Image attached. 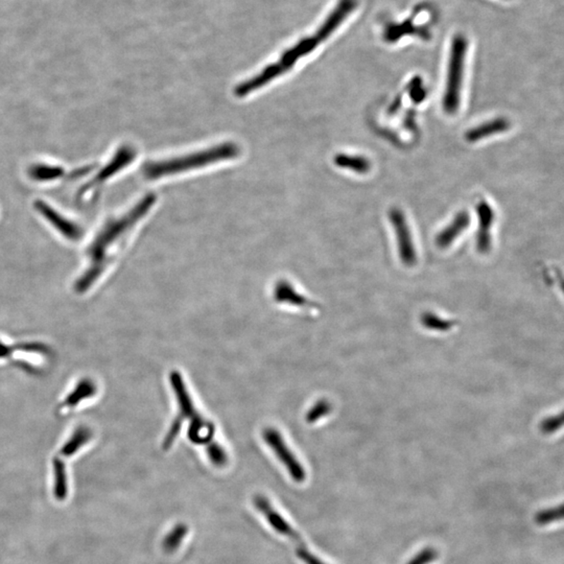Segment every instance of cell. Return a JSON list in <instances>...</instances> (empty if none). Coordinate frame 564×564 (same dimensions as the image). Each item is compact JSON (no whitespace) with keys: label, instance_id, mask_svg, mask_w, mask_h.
<instances>
[{"label":"cell","instance_id":"1","mask_svg":"<svg viewBox=\"0 0 564 564\" xmlns=\"http://www.w3.org/2000/svg\"><path fill=\"white\" fill-rule=\"evenodd\" d=\"M155 203V195H147L123 216L111 219L104 225L95 240L91 243L88 251L90 264L86 273L78 281L77 290L86 292L97 281L109 262L110 253L114 250V246L125 240V236L140 223L141 219L147 216Z\"/></svg>","mask_w":564,"mask_h":564},{"label":"cell","instance_id":"2","mask_svg":"<svg viewBox=\"0 0 564 564\" xmlns=\"http://www.w3.org/2000/svg\"><path fill=\"white\" fill-rule=\"evenodd\" d=\"M240 154V149L236 143L223 142L184 156L145 162L141 168V173L145 179L155 181L188 171L206 168L218 162L232 160L238 158Z\"/></svg>","mask_w":564,"mask_h":564},{"label":"cell","instance_id":"3","mask_svg":"<svg viewBox=\"0 0 564 564\" xmlns=\"http://www.w3.org/2000/svg\"><path fill=\"white\" fill-rule=\"evenodd\" d=\"M171 384L173 387V392L177 395L178 403L180 407V416L173 422L166 439H164V450H168L173 442L175 438L179 434L180 429H181L182 420L190 419L192 420V425L188 431V437L190 441L196 444H205L208 442L212 441V437L214 435V427L212 423L204 419L202 416L196 411V407H194L192 398L186 390L185 384L183 383L181 375L178 373V371H173L171 374Z\"/></svg>","mask_w":564,"mask_h":564},{"label":"cell","instance_id":"4","mask_svg":"<svg viewBox=\"0 0 564 564\" xmlns=\"http://www.w3.org/2000/svg\"><path fill=\"white\" fill-rule=\"evenodd\" d=\"M466 51H467V40L463 35H457L451 42L448 82L442 102L444 111L448 115L455 114L461 104Z\"/></svg>","mask_w":564,"mask_h":564},{"label":"cell","instance_id":"5","mask_svg":"<svg viewBox=\"0 0 564 564\" xmlns=\"http://www.w3.org/2000/svg\"><path fill=\"white\" fill-rule=\"evenodd\" d=\"M264 440L270 446L271 450L274 451L279 461L286 466V470L290 474V478L297 483H302L307 478V472L305 467L301 465L300 462L295 457L294 453L288 448V444L284 441L283 438L277 429L273 427H268L264 429Z\"/></svg>","mask_w":564,"mask_h":564},{"label":"cell","instance_id":"6","mask_svg":"<svg viewBox=\"0 0 564 564\" xmlns=\"http://www.w3.org/2000/svg\"><path fill=\"white\" fill-rule=\"evenodd\" d=\"M389 219L394 227L395 234H396L399 257H400L401 262L407 266H415L416 262H417L415 246H414L411 230L407 225L405 214L398 208H393L390 210Z\"/></svg>","mask_w":564,"mask_h":564},{"label":"cell","instance_id":"7","mask_svg":"<svg viewBox=\"0 0 564 564\" xmlns=\"http://www.w3.org/2000/svg\"><path fill=\"white\" fill-rule=\"evenodd\" d=\"M253 503L256 509L262 512L266 522H269V525H270L277 533L286 536V537H288L290 540H293V541L296 542V544H298V548L305 546L300 534H299V533L290 526V522L273 507V505L271 504L270 501H269L266 496H262V494H256V496H254Z\"/></svg>","mask_w":564,"mask_h":564},{"label":"cell","instance_id":"8","mask_svg":"<svg viewBox=\"0 0 564 564\" xmlns=\"http://www.w3.org/2000/svg\"><path fill=\"white\" fill-rule=\"evenodd\" d=\"M136 158V149L132 147L131 145H123L116 153L114 154L111 161L99 173L97 177L93 179V181L87 186L85 192L88 190H94L99 188L102 184L105 183L109 178L113 177L115 173H118L121 169L125 168V166H129L133 160Z\"/></svg>","mask_w":564,"mask_h":564},{"label":"cell","instance_id":"9","mask_svg":"<svg viewBox=\"0 0 564 564\" xmlns=\"http://www.w3.org/2000/svg\"><path fill=\"white\" fill-rule=\"evenodd\" d=\"M357 6V0H340L335 10L329 15L326 20L323 23L318 32L314 35V38L320 43L326 40L344 23L345 19L355 10Z\"/></svg>","mask_w":564,"mask_h":564},{"label":"cell","instance_id":"10","mask_svg":"<svg viewBox=\"0 0 564 564\" xmlns=\"http://www.w3.org/2000/svg\"><path fill=\"white\" fill-rule=\"evenodd\" d=\"M479 216V231L477 234V249L479 253H487L491 247L490 227L494 222V212L487 202H479L477 206Z\"/></svg>","mask_w":564,"mask_h":564},{"label":"cell","instance_id":"11","mask_svg":"<svg viewBox=\"0 0 564 564\" xmlns=\"http://www.w3.org/2000/svg\"><path fill=\"white\" fill-rule=\"evenodd\" d=\"M470 224V216L468 212H458L457 216L453 219L448 227L444 228L436 238V244L439 248L446 249L450 247L458 236L463 233L464 230Z\"/></svg>","mask_w":564,"mask_h":564},{"label":"cell","instance_id":"12","mask_svg":"<svg viewBox=\"0 0 564 564\" xmlns=\"http://www.w3.org/2000/svg\"><path fill=\"white\" fill-rule=\"evenodd\" d=\"M37 207L40 210L41 214H43V216L49 221V223L55 226L58 231L64 234L69 240H78L81 236L82 231L79 226L69 222L66 219L62 218L60 214H56L51 208H49L47 204L41 202Z\"/></svg>","mask_w":564,"mask_h":564},{"label":"cell","instance_id":"13","mask_svg":"<svg viewBox=\"0 0 564 564\" xmlns=\"http://www.w3.org/2000/svg\"><path fill=\"white\" fill-rule=\"evenodd\" d=\"M274 297L279 302L290 303L300 307H312L314 303L302 295L298 294L288 282L281 281L275 286Z\"/></svg>","mask_w":564,"mask_h":564},{"label":"cell","instance_id":"14","mask_svg":"<svg viewBox=\"0 0 564 564\" xmlns=\"http://www.w3.org/2000/svg\"><path fill=\"white\" fill-rule=\"evenodd\" d=\"M508 125H508L506 119H494L489 123H482L478 127L472 128L470 131L466 132L465 140L468 142H477V141L484 140L487 136L505 131V130H507Z\"/></svg>","mask_w":564,"mask_h":564},{"label":"cell","instance_id":"15","mask_svg":"<svg viewBox=\"0 0 564 564\" xmlns=\"http://www.w3.org/2000/svg\"><path fill=\"white\" fill-rule=\"evenodd\" d=\"M336 166L341 168L350 169L357 173H368L371 169L370 160L363 156H351L348 154H338L333 158Z\"/></svg>","mask_w":564,"mask_h":564},{"label":"cell","instance_id":"16","mask_svg":"<svg viewBox=\"0 0 564 564\" xmlns=\"http://www.w3.org/2000/svg\"><path fill=\"white\" fill-rule=\"evenodd\" d=\"M188 533V527L184 524H178L171 529V532L164 537L162 548L164 552L173 553L179 548L183 542L184 538Z\"/></svg>","mask_w":564,"mask_h":564},{"label":"cell","instance_id":"17","mask_svg":"<svg viewBox=\"0 0 564 564\" xmlns=\"http://www.w3.org/2000/svg\"><path fill=\"white\" fill-rule=\"evenodd\" d=\"M422 323L425 329L436 331H448L455 325V321L446 320L433 312H424L422 316Z\"/></svg>","mask_w":564,"mask_h":564},{"label":"cell","instance_id":"18","mask_svg":"<svg viewBox=\"0 0 564 564\" xmlns=\"http://www.w3.org/2000/svg\"><path fill=\"white\" fill-rule=\"evenodd\" d=\"M561 520H564V504L556 508L542 510V511L538 512L535 517L536 522L540 526Z\"/></svg>","mask_w":564,"mask_h":564},{"label":"cell","instance_id":"19","mask_svg":"<svg viewBox=\"0 0 564 564\" xmlns=\"http://www.w3.org/2000/svg\"><path fill=\"white\" fill-rule=\"evenodd\" d=\"M331 410H333V405H331V403H329V400H326V399L319 400L318 403H314V407L307 412V422L309 423L318 422L321 418L329 415Z\"/></svg>","mask_w":564,"mask_h":564},{"label":"cell","instance_id":"20","mask_svg":"<svg viewBox=\"0 0 564 564\" xmlns=\"http://www.w3.org/2000/svg\"><path fill=\"white\" fill-rule=\"evenodd\" d=\"M207 455L210 462L216 467H224L227 464V453H226L223 446L219 443L210 442L209 446L207 448Z\"/></svg>","mask_w":564,"mask_h":564},{"label":"cell","instance_id":"21","mask_svg":"<svg viewBox=\"0 0 564 564\" xmlns=\"http://www.w3.org/2000/svg\"><path fill=\"white\" fill-rule=\"evenodd\" d=\"M32 177L35 179H40L44 181L45 179H55L62 175V169L56 166H38L32 168Z\"/></svg>","mask_w":564,"mask_h":564},{"label":"cell","instance_id":"22","mask_svg":"<svg viewBox=\"0 0 564 564\" xmlns=\"http://www.w3.org/2000/svg\"><path fill=\"white\" fill-rule=\"evenodd\" d=\"M409 93L411 95V99L415 103L419 104L424 101L427 91L423 87L422 78L416 77L410 82L409 84Z\"/></svg>","mask_w":564,"mask_h":564},{"label":"cell","instance_id":"23","mask_svg":"<svg viewBox=\"0 0 564 564\" xmlns=\"http://www.w3.org/2000/svg\"><path fill=\"white\" fill-rule=\"evenodd\" d=\"M438 551L436 548H427L418 553L407 564H429L437 560Z\"/></svg>","mask_w":564,"mask_h":564},{"label":"cell","instance_id":"24","mask_svg":"<svg viewBox=\"0 0 564 564\" xmlns=\"http://www.w3.org/2000/svg\"><path fill=\"white\" fill-rule=\"evenodd\" d=\"M564 425V412L559 414V415L554 416V417L548 418L546 422L542 423L541 429L544 433L550 434L556 431L559 427H563Z\"/></svg>","mask_w":564,"mask_h":564},{"label":"cell","instance_id":"25","mask_svg":"<svg viewBox=\"0 0 564 564\" xmlns=\"http://www.w3.org/2000/svg\"><path fill=\"white\" fill-rule=\"evenodd\" d=\"M296 554L298 558L301 559L305 564H326L323 563L316 555L312 554L310 551L307 550V546L297 548Z\"/></svg>","mask_w":564,"mask_h":564},{"label":"cell","instance_id":"26","mask_svg":"<svg viewBox=\"0 0 564 564\" xmlns=\"http://www.w3.org/2000/svg\"><path fill=\"white\" fill-rule=\"evenodd\" d=\"M563 290H564V281H563Z\"/></svg>","mask_w":564,"mask_h":564}]
</instances>
